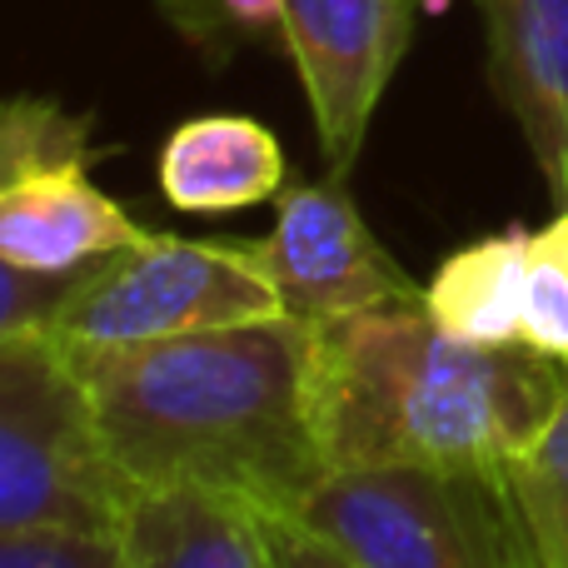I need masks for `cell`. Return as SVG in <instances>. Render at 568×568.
Returning a JSON list of instances; mask_svg holds the SVG:
<instances>
[{"mask_svg": "<svg viewBox=\"0 0 568 568\" xmlns=\"http://www.w3.org/2000/svg\"><path fill=\"white\" fill-rule=\"evenodd\" d=\"M524 344L568 364V210L529 235L524 265Z\"/></svg>", "mask_w": 568, "mask_h": 568, "instance_id": "14", "label": "cell"}, {"mask_svg": "<svg viewBox=\"0 0 568 568\" xmlns=\"http://www.w3.org/2000/svg\"><path fill=\"white\" fill-rule=\"evenodd\" d=\"M120 568H265L255 509L205 484H130Z\"/></svg>", "mask_w": 568, "mask_h": 568, "instance_id": "10", "label": "cell"}, {"mask_svg": "<svg viewBox=\"0 0 568 568\" xmlns=\"http://www.w3.org/2000/svg\"><path fill=\"white\" fill-rule=\"evenodd\" d=\"M494 95L514 115L549 200L568 210V0H474Z\"/></svg>", "mask_w": 568, "mask_h": 568, "instance_id": "9", "label": "cell"}, {"mask_svg": "<svg viewBox=\"0 0 568 568\" xmlns=\"http://www.w3.org/2000/svg\"><path fill=\"white\" fill-rule=\"evenodd\" d=\"M105 454L130 484H205L260 509H300L324 454L310 429V324H220L70 349Z\"/></svg>", "mask_w": 568, "mask_h": 568, "instance_id": "1", "label": "cell"}, {"mask_svg": "<svg viewBox=\"0 0 568 568\" xmlns=\"http://www.w3.org/2000/svg\"><path fill=\"white\" fill-rule=\"evenodd\" d=\"M130 479L95 434L70 349L45 329L0 334V534L115 539Z\"/></svg>", "mask_w": 568, "mask_h": 568, "instance_id": "4", "label": "cell"}, {"mask_svg": "<svg viewBox=\"0 0 568 568\" xmlns=\"http://www.w3.org/2000/svg\"><path fill=\"white\" fill-rule=\"evenodd\" d=\"M70 284L75 280H40V275H20V270L0 265V334L50 324V314L60 310Z\"/></svg>", "mask_w": 568, "mask_h": 568, "instance_id": "17", "label": "cell"}, {"mask_svg": "<svg viewBox=\"0 0 568 568\" xmlns=\"http://www.w3.org/2000/svg\"><path fill=\"white\" fill-rule=\"evenodd\" d=\"M284 314L260 240L145 235L75 275L45 329L65 349L140 344Z\"/></svg>", "mask_w": 568, "mask_h": 568, "instance_id": "5", "label": "cell"}, {"mask_svg": "<svg viewBox=\"0 0 568 568\" xmlns=\"http://www.w3.org/2000/svg\"><path fill=\"white\" fill-rule=\"evenodd\" d=\"M160 190L185 215L265 205L284 190V150L275 130L250 115H195L160 150Z\"/></svg>", "mask_w": 568, "mask_h": 568, "instance_id": "11", "label": "cell"}, {"mask_svg": "<svg viewBox=\"0 0 568 568\" xmlns=\"http://www.w3.org/2000/svg\"><path fill=\"white\" fill-rule=\"evenodd\" d=\"M150 230L90 180V125L40 95L0 100V265L75 280Z\"/></svg>", "mask_w": 568, "mask_h": 568, "instance_id": "6", "label": "cell"}, {"mask_svg": "<svg viewBox=\"0 0 568 568\" xmlns=\"http://www.w3.org/2000/svg\"><path fill=\"white\" fill-rule=\"evenodd\" d=\"M255 509L260 549H265V568H364L354 554H344L329 534H320L314 524H304L290 509Z\"/></svg>", "mask_w": 568, "mask_h": 568, "instance_id": "15", "label": "cell"}, {"mask_svg": "<svg viewBox=\"0 0 568 568\" xmlns=\"http://www.w3.org/2000/svg\"><path fill=\"white\" fill-rule=\"evenodd\" d=\"M290 514L364 568H544L504 469H324Z\"/></svg>", "mask_w": 568, "mask_h": 568, "instance_id": "3", "label": "cell"}, {"mask_svg": "<svg viewBox=\"0 0 568 568\" xmlns=\"http://www.w3.org/2000/svg\"><path fill=\"white\" fill-rule=\"evenodd\" d=\"M270 240H260L265 270L290 320L320 324L379 304L424 300V290L369 235L339 175L324 185H284Z\"/></svg>", "mask_w": 568, "mask_h": 568, "instance_id": "8", "label": "cell"}, {"mask_svg": "<svg viewBox=\"0 0 568 568\" xmlns=\"http://www.w3.org/2000/svg\"><path fill=\"white\" fill-rule=\"evenodd\" d=\"M524 265L529 230H504L479 245H464L424 284V310L464 344H524Z\"/></svg>", "mask_w": 568, "mask_h": 568, "instance_id": "12", "label": "cell"}, {"mask_svg": "<svg viewBox=\"0 0 568 568\" xmlns=\"http://www.w3.org/2000/svg\"><path fill=\"white\" fill-rule=\"evenodd\" d=\"M0 568H120L115 539L70 529L0 534Z\"/></svg>", "mask_w": 568, "mask_h": 568, "instance_id": "16", "label": "cell"}, {"mask_svg": "<svg viewBox=\"0 0 568 568\" xmlns=\"http://www.w3.org/2000/svg\"><path fill=\"white\" fill-rule=\"evenodd\" d=\"M564 364L534 344H464L424 300L310 324L304 399L324 469H504L549 424Z\"/></svg>", "mask_w": 568, "mask_h": 568, "instance_id": "2", "label": "cell"}, {"mask_svg": "<svg viewBox=\"0 0 568 568\" xmlns=\"http://www.w3.org/2000/svg\"><path fill=\"white\" fill-rule=\"evenodd\" d=\"M280 36L324 160L344 175L414 40V0H284Z\"/></svg>", "mask_w": 568, "mask_h": 568, "instance_id": "7", "label": "cell"}, {"mask_svg": "<svg viewBox=\"0 0 568 568\" xmlns=\"http://www.w3.org/2000/svg\"><path fill=\"white\" fill-rule=\"evenodd\" d=\"M220 6V16H225V26H235V30H270V26H280V16H284V0H215Z\"/></svg>", "mask_w": 568, "mask_h": 568, "instance_id": "18", "label": "cell"}, {"mask_svg": "<svg viewBox=\"0 0 568 568\" xmlns=\"http://www.w3.org/2000/svg\"><path fill=\"white\" fill-rule=\"evenodd\" d=\"M504 474H509L514 504L524 514V529H529L539 564L568 568V364H564L559 409L504 464Z\"/></svg>", "mask_w": 568, "mask_h": 568, "instance_id": "13", "label": "cell"}]
</instances>
